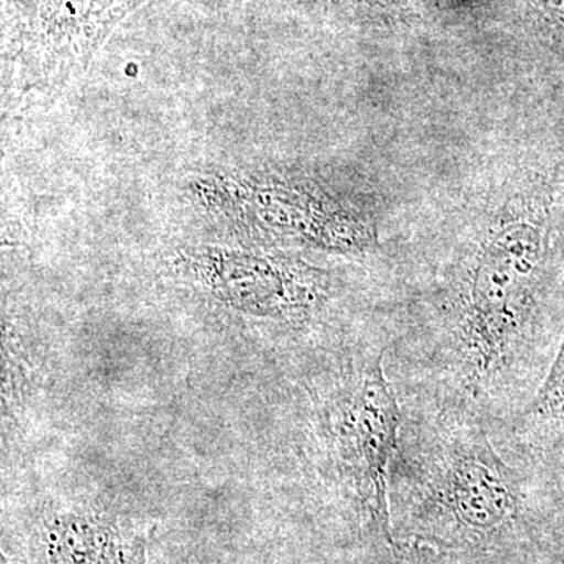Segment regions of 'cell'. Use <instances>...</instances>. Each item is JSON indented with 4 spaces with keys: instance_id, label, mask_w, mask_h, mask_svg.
Masks as SVG:
<instances>
[{
    "instance_id": "7",
    "label": "cell",
    "mask_w": 564,
    "mask_h": 564,
    "mask_svg": "<svg viewBox=\"0 0 564 564\" xmlns=\"http://www.w3.org/2000/svg\"><path fill=\"white\" fill-rule=\"evenodd\" d=\"M529 564H541L540 562H538V558L536 560H533L532 563H529Z\"/></svg>"
},
{
    "instance_id": "5",
    "label": "cell",
    "mask_w": 564,
    "mask_h": 564,
    "mask_svg": "<svg viewBox=\"0 0 564 564\" xmlns=\"http://www.w3.org/2000/svg\"><path fill=\"white\" fill-rule=\"evenodd\" d=\"M391 554L393 564H448L429 549L413 544L397 543Z\"/></svg>"
},
{
    "instance_id": "2",
    "label": "cell",
    "mask_w": 564,
    "mask_h": 564,
    "mask_svg": "<svg viewBox=\"0 0 564 564\" xmlns=\"http://www.w3.org/2000/svg\"><path fill=\"white\" fill-rule=\"evenodd\" d=\"M403 421L391 470L397 543L419 545L448 564H529L536 544L530 486L491 436V422L434 408Z\"/></svg>"
},
{
    "instance_id": "4",
    "label": "cell",
    "mask_w": 564,
    "mask_h": 564,
    "mask_svg": "<svg viewBox=\"0 0 564 564\" xmlns=\"http://www.w3.org/2000/svg\"><path fill=\"white\" fill-rule=\"evenodd\" d=\"M514 434L541 455L564 451V318L554 359L524 410L514 417Z\"/></svg>"
},
{
    "instance_id": "6",
    "label": "cell",
    "mask_w": 564,
    "mask_h": 564,
    "mask_svg": "<svg viewBox=\"0 0 564 564\" xmlns=\"http://www.w3.org/2000/svg\"><path fill=\"white\" fill-rule=\"evenodd\" d=\"M544 9L555 28L564 31V0H544Z\"/></svg>"
},
{
    "instance_id": "1",
    "label": "cell",
    "mask_w": 564,
    "mask_h": 564,
    "mask_svg": "<svg viewBox=\"0 0 564 564\" xmlns=\"http://www.w3.org/2000/svg\"><path fill=\"white\" fill-rule=\"evenodd\" d=\"M563 267L554 188L533 174L494 204L447 267L417 351L434 408L489 422L524 410L555 356Z\"/></svg>"
},
{
    "instance_id": "3",
    "label": "cell",
    "mask_w": 564,
    "mask_h": 564,
    "mask_svg": "<svg viewBox=\"0 0 564 564\" xmlns=\"http://www.w3.org/2000/svg\"><path fill=\"white\" fill-rule=\"evenodd\" d=\"M140 545L126 543L113 524L70 518L41 536L33 564H140Z\"/></svg>"
}]
</instances>
